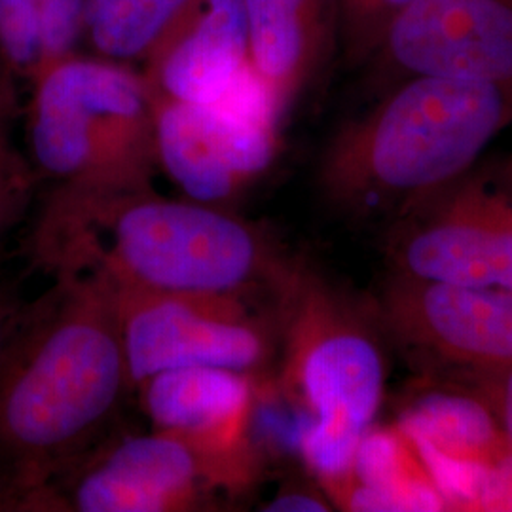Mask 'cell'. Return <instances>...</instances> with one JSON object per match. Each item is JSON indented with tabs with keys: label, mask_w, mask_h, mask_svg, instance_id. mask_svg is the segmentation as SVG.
<instances>
[{
	"label": "cell",
	"mask_w": 512,
	"mask_h": 512,
	"mask_svg": "<svg viewBox=\"0 0 512 512\" xmlns=\"http://www.w3.org/2000/svg\"><path fill=\"white\" fill-rule=\"evenodd\" d=\"M376 323L420 365L454 378L512 368V291L393 274L378 294Z\"/></svg>",
	"instance_id": "30bf717a"
},
{
	"label": "cell",
	"mask_w": 512,
	"mask_h": 512,
	"mask_svg": "<svg viewBox=\"0 0 512 512\" xmlns=\"http://www.w3.org/2000/svg\"><path fill=\"white\" fill-rule=\"evenodd\" d=\"M198 0H86L84 38L118 63H147L181 27Z\"/></svg>",
	"instance_id": "e0dca14e"
},
{
	"label": "cell",
	"mask_w": 512,
	"mask_h": 512,
	"mask_svg": "<svg viewBox=\"0 0 512 512\" xmlns=\"http://www.w3.org/2000/svg\"><path fill=\"white\" fill-rule=\"evenodd\" d=\"M152 107L158 167L184 198L234 209L279 150L283 118L256 74L215 105L152 95Z\"/></svg>",
	"instance_id": "ba28073f"
},
{
	"label": "cell",
	"mask_w": 512,
	"mask_h": 512,
	"mask_svg": "<svg viewBox=\"0 0 512 512\" xmlns=\"http://www.w3.org/2000/svg\"><path fill=\"white\" fill-rule=\"evenodd\" d=\"M416 448L442 458L492 467L512 463V444L475 391H418L401 412V427Z\"/></svg>",
	"instance_id": "2e32d148"
},
{
	"label": "cell",
	"mask_w": 512,
	"mask_h": 512,
	"mask_svg": "<svg viewBox=\"0 0 512 512\" xmlns=\"http://www.w3.org/2000/svg\"><path fill=\"white\" fill-rule=\"evenodd\" d=\"M258 380L224 368H177L135 389L152 429L186 442L209 463L224 494L238 495L260 473L253 440Z\"/></svg>",
	"instance_id": "7c38bea8"
},
{
	"label": "cell",
	"mask_w": 512,
	"mask_h": 512,
	"mask_svg": "<svg viewBox=\"0 0 512 512\" xmlns=\"http://www.w3.org/2000/svg\"><path fill=\"white\" fill-rule=\"evenodd\" d=\"M27 304H21L14 294L0 289V363L6 355V349L10 346L16 330H18L23 311Z\"/></svg>",
	"instance_id": "cb8c5ba5"
},
{
	"label": "cell",
	"mask_w": 512,
	"mask_h": 512,
	"mask_svg": "<svg viewBox=\"0 0 512 512\" xmlns=\"http://www.w3.org/2000/svg\"><path fill=\"white\" fill-rule=\"evenodd\" d=\"M338 2V59L348 69H361L372 55L370 18L376 0Z\"/></svg>",
	"instance_id": "44dd1931"
},
{
	"label": "cell",
	"mask_w": 512,
	"mask_h": 512,
	"mask_svg": "<svg viewBox=\"0 0 512 512\" xmlns=\"http://www.w3.org/2000/svg\"><path fill=\"white\" fill-rule=\"evenodd\" d=\"M44 274L101 275L150 293L236 294L277 304L300 262L236 209L154 186L55 183L25 238Z\"/></svg>",
	"instance_id": "6da1fadb"
},
{
	"label": "cell",
	"mask_w": 512,
	"mask_h": 512,
	"mask_svg": "<svg viewBox=\"0 0 512 512\" xmlns=\"http://www.w3.org/2000/svg\"><path fill=\"white\" fill-rule=\"evenodd\" d=\"M346 511H450V503L403 429L370 427L351 473L325 488Z\"/></svg>",
	"instance_id": "9a60e30c"
},
{
	"label": "cell",
	"mask_w": 512,
	"mask_h": 512,
	"mask_svg": "<svg viewBox=\"0 0 512 512\" xmlns=\"http://www.w3.org/2000/svg\"><path fill=\"white\" fill-rule=\"evenodd\" d=\"M279 387L308 414L300 454L323 488L351 473L384 399V355L368 315L298 264L279 300Z\"/></svg>",
	"instance_id": "277c9868"
},
{
	"label": "cell",
	"mask_w": 512,
	"mask_h": 512,
	"mask_svg": "<svg viewBox=\"0 0 512 512\" xmlns=\"http://www.w3.org/2000/svg\"><path fill=\"white\" fill-rule=\"evenodd\" d=\"M365 69L374 93L416 74L512 84V0H412Z\"/></svg>",
	"instance_id": "8fae6325"
},
{
	"label": "cell",
	"mask_w": 512,
	"mask_h": 512,
	"mask_svg": "<svg viewBox=\"0 0 512 512\" xmlns=\"http://www.w3.org/2000/svg\"><path fill=\"white\" fill-rule=\"evenodd\" d=\"M490 171H492L497 184L512 198V154H509L505 160H501L494 167H490Z\"/></svg>",
	"instance_id": "d4e9b609"
},
{
	"label": "cell",
	"mask_w": 512,
	"mask_h": 512,
	"mask_svg": "<svg viewBox=\"0 0 512 512\" xmlns=\"http://www.w3.org/2000/svg\"><path fill=\"white\" fill-rule=\"evenodd\" d=\"M459 382L469 384V389L488 404L494 412L495 420L499 421L507 439L512 444V368L492 372V374H476L458 378Z\"/></svg>",
	"instance_id": "7402d4cb"
},
{
	"label": "cell",
	"mask_w": 512,
	"mask_h": 512,
	"mask_svg": "<svg viewBox=\"0 0 512 512\" xmlns=\"http://www.w3.org/2000/svg\"><path fill=\"white\" fill-rule=\"evenodd\" d=\"M389 255L393 274L512 291V198L473 167L395 220Z\"/></svg>",
	"instance_id": "9c48e42d"
},
{
	"label": "cell",
	"mask_w": 512,
	"mask_h": 512,
	"mask_svg": "<svg viewBox=\"0 0 512 512\" xmlns=\"http://www.w3.org/2000/svg\"><path fill=\"white\" fill-rule=\"evenodd\" d=\"M37 10L42 46L40 73L55 61L76 54V44L84 38L86 0H37Z\"/></svg>",
	"instance_id": "ffe728a7"
},
{
	"label": "cell",
	"mask_w": 512,
	"mask_h": 512,
	"mask_svg": "<svg viewBox=\"0 0 512 512\" xmlns=\"http://www.w3.org/2000/svg\"><path fill=\"white\" fill-rule=\"evenodd\" d=\"M249 59L283 118L338 57L336 0H243Z\"/></svg>",
	"instance_id": "5bb4252c"
},
{
	"label": "cell",
	"mask_w": 512,
	"mask_h": 512,
	"mask_svg": "<svg viewBox=\"0 0 512 512\" xmlns=\"http://www.w3.org/2000/svg\"><path fill=\"white\" fill-rule=\"evenodd\" d=\"M18 110L16 78L0 65V251L25 219L40 179L14 139Z\"/></svg>",
	"instance_id": "ac0fdd59"
},
{
	"label": "cell",
	"mask_w": 512,
	"mask_h": 512,
	"mask_svg": "<svg viewBox=\"0 0 512 512\" xmlns=\"http://www.w3.org/2000/svg\"><path fill=\"white\" fill-rule=\"evenodd\" d=\"M511 124L512 84L406 76L330 137L317 184L353 217L401 219L467 175Z\"/></svg>",
	"instance_id": "3957f363"
},
{
	"label": "cell",
	"mask_w": 512,
	"mask_h": 512,
	"mask_svg": "<svg viewBox=\"0 0 512 512\" xmlns=\"http://www.w3.org/2000/svg\"><path fill=\"white\" fill-rule=\"evenodd\" d=\"M129 389L112 285L57 275L0 363V511L107 439Z\"/></svg>",
	"instance_id": "7a4b0ae2"
},
{
	"label": "cell",
	"mask_w": 512,
	"mask_h": 512,
	"mask_svg": "<svg viewBox=\"0 0 512 512\" xmlns=\"http://www.w3.org/2000/svg\"><path fill=\"white\" fill-rule=\"evenodd\" d=\"M112 291L133 389L177 368H224L260 378L279 351L274 302L236 294Z\"/></svg>",
	"instance_id": "8992f818"
},
{
	"label": "cell",
	"mask_w": 512,
	"mask_h": 512,
	"mask_svg": "<svg viewBox=\"0 0 512 512\" xmlns=\"http://www.w3.org/2000/svg\"><path fill=\"white\" fill-rule=\"evenodd\" d=\"M40 59L37 0H0V65L31 84Z\"/></svg>",
	"instance_id": "d6986e66"
},
{
	"label": "cell",
	"mask_w": 512,
	"mask_h": 512,
	"mask_svg": "<svg viewBox=\"0 0 512 512\" xmlns=\"http://www.w3.org/2000/svg\"><path fill=\"white\" fill-rule=\"evenodd\" d=\"M27 133L38 177L55 183L150 186L158 169L145 76L99 55H67L33 78Z\"/></svg>",
	"instance_id": "5b68a950"
},
{
	"label": "cell",
	"mask_w": 512,
	"mask_h": 512,
	"mask_svg": "<svg viewBox=\"0 0 512 512\" xmlns=\"http://www.w3.org/2000/svg\"><path fill=\"white\" fill-rule=\"evenodd\" d=\"M141 73L162 99L215 105L234 95L255 73L243 0H198Z\"/></svg>",
	"instance_id": "4fadbf2b"
},
{
	"label": "cell",
	"mask_w": 512,
	"mask_h": 512,
	"mask_svg": "<svg viewBox=\"0 0 512 512\" xmlns=\"http://www.w3.org/2000/svg\"><path fill=\"white\" fill-rule=\"evenodd\" d=\"M330 499L315 490L306 488H289L281 490L262 507V511L268 512H325L330 511Z\"/></svg>",
	"instance_id": "603a6c76"
},
{
	"label": "cell",
	"mask_w": 512,
	"mask_h": 512,
	"mask_svg": "<svg viewBox=\"0 0 512 512\" xmlns=\"http://www.w3.org/2000/svg\"><path fill=\"white\" fill-rule=\"evenodd\" d=\"M217 494L224 490L209 463L179 437L152 429L101 440L12 511H211L219 509Z\"/></svg>",
	"instance_id": "52a82bcc"
}]
</instances>
